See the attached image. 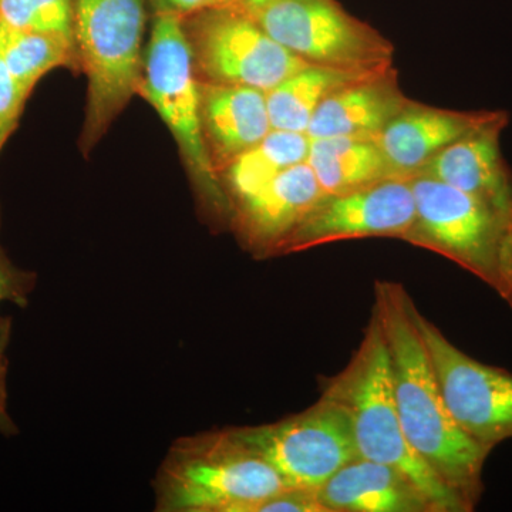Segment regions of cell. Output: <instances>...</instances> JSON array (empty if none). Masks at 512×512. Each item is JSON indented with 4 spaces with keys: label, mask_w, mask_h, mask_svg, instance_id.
Listing matches in <instances>:
<instances>
[{
    "label": "cell",
    "mask_w": 512,
    "mask_h": 512,
    "mask_svg": "<svg viewBox=\"0 0 512 512\" xmlns=\"http://www.w3.org/2000/svg\"><path fill=\"white\" fill-rule=\"evenodd\" d=\"M36 276L33 272L20 269L10 261L0 245V305L10 302L18 306L28 305L30 295L35 291ZM9 329L0 332V349L6 348Z\"/></svg>",
    "instance_id": "cell-23"
},
{
    "label": "cell",
    "mask_w": 512,
    "mask_h": 512,
    "mask_svg": "<svg viewBox=\"0 0 512 512\" xmlns=\"http://www.w3.org/2000/svg\"><path fill=\"white\" fill-rule=\"evenodd\" d=\"M200 96L205 143L221 175L229 163L272 130L266 93L254 87L200 80Z\"/></svg>",
    "instance_id": "cell-16"
},
{
    "label": "cell",
    "mask_w": 512,
    "mask_h": 512,
    "mask_svg": "<svg viewBox=\"0 0 512 512\" xmlns=\"http://www.w3.org/2000/svg\"><path fill=\"white\" fill-rule=\"evenodd\" d=\"M309 147L311 138L308 134L269 131L258 144L235 158L222 171L221 175L227 180L231 207L248 200L293 165L305 163Z\"/></svg>",
    "instance_id": "cell-20"
},
{
    "label": "cell",
    "mask_w": 512,
    "mask_h": 512,
    "mask_svg": "<svg viewBox=\"0 0 512 512\" xmlns=\"http://www.w3.org/2000/svg\"><path fill=\"white\" fill-rule=\"evenodd\" d=\"M26 100L20 94L15 79L9 72L3 55L2 39H0V150L12 131L15 130Z\"/></svg>",
    "instance_id": "cell-24"
},
{
    "label": "cell",
    "mask_w": 512,
    "mask_h": 512,
    "mask_svg": "<svg viewBox=\"0 0 512 512\" xmlns=\"http://www.w3.org/2000/svg\"><path fill=\"white\" fill-rule=\"evenodd\" d=\"M309 164L293 165L261 191L232 208V221L249 247L275 255L279 244L323 197Z\"/></svg>",
    "instance_id": "cell-13"
},
{
    "label": "cell",
    "mask_w": 512,
    "mask_h": 512,
    "mask_svg": "<svg viewBox=\"0 0 512 512\" xmlns=\"http://www.w3.org/2000/svg\"><path fill=\"white\" fill-rule=\"evenodd\" d=\"M410 180L416 217L403 241L456 262L512 309V217L430 175Z\"/></svg>",
    "instance_id": "cell-6"
},
{
    "label": "cell",
    "mask_w": 512,
    "mask_h": 512,
    "mask_svg": "<svg viewBox=\"0 0 512 512\" xmlns=\"http://www.w3.org/2000/svg\"><path fill=\"white\" fill-rule=\"evenodd\" d=\"M376 72L380 70L353 72L306 64L298 72L286 77L284 82L266 92V106L272 130L306 134L313 114L330 94Z\"/></svg>",
    "instance_id": "cell-19"
},
{
    "label": "cell",
    "mask_w": 512,
    "mask_h": 512,
    "mask_svg": "<svg viewBox=\"0 0 512 512\" xmlns=\"http://www.w3.org/2000/svg\"><path fill=\"white\" fill-rule=\"evenodd\" d=\"M505 114L440 109L412 100L375 141L393 177L413 178L444 148Z\"/></svg>",
    "instance_id": "cell-12"
},
{
    "label": "cell",
    "mask_w": 512,
    "mask_h": 512,
    "mask_svg": "<svg viewBox=\"0 0 512 512\" xmlns=\"http://www.w3.org/2000/svg\"><path fill=\"white\" fill-rule=\"evenodd\" d=\"M414 217L416 204L410 178H386L343 194L323 195L279 244L275 255L295 254L348 239H404Z\"/></svg>",
    "instance_id": "cell-11"
},
{
    "label": "cell",
    "mask_w": 512,
    "mask_h": 512,
    "mask_svg": "<svg viewBox=\"0 0 512 512\" xmlns=\"http://www.w3.org/2000/svg\"><path fill=\"white\" fill-rule=\"evenodd\" d=\"M251 18L305 63L353 72L392 67V43L336 0H272Z\"/></svg>",
    "instance_id": "cell-7"
},
{
    "label": "cell",
    "mask_w": 512,
    "mask_h": 512,
    "mask_svg": "<svg viewBox=\"0 0 512 512\" xmlns=\"http://www.w3.org/2000/svg\"><path fill=\"white\" fill-rule=\"evenodd\" d=\"M235 430L289 487L319 490L340 468L359 457L348 417L338 404L323 396L288 419Z\"/></svg>",
    "instance_id": "cell-10"
},
{
    "label": "cell",
    "mask_w": 512,
    "mask_h": 512,
    "mask_svg": "<svg viewBox=\"0 0 512 512\" xmlns=\"http://www.w3.org/2000/svg\"><path fill=\"white\" fill-rule=\"evenodd\" d=\"M328 512H434L403 474L386 464L356 457L318 490Z\"/></svg>",
    "instance_id": "cell-17"
},
{
    "label": "cell",
    "mask_w": 512,
    "mask_h": 512,
    "mask_svg": "<svg viewBox=\"0 0 512 512\" xmlns=\"http://www.w3.org/2000/svg\"><path fill=\"white\" fill-rule=\"evenodd\" d=\"M306 163L323 194H343L392 178L375 140L367 138H313Z\"/></svg>",
    "instance_id": "cell-18"
},
{
    "label": "cell",
    "mask_w": 512,
    "mask_h": 512,
    "mask_svg": "<svg viewBox=\"0 0 512 512\" xmlns=\"http://www.w3.org/2000/svg\"><path fill=\"white\" fill-rule=\"evenodd\" d=\"M137 94L153 106L173 134L204 208L215 217L231 218V201L205 143L200 79L181 16L156 12Z\"/></svg>",
    "instance_id": "cell-4"
},
{
    "label": "cell",
    "mask_w": 512,
    "mask_h": 512,
    "mask_svg": "<svg viewBox=\"0 0 512 512\" xmlns=\"http://www.w3.org/2000/svg\"><path fill=\"white\" fill-rule=\"evenodd\" d=\"M271 2L272 0H218L214 8L237 10V12L252 16Z\"/></svg>",
    "instance_id": "cell-28"
},
{
    "label": "cell",
    "mask_w": 512,
    "mask_h": 512,
    "mask_svg": "<svg viewBox=\"0 0 512 512\" xmlns=\"http://www.w3.org/2000/svg\"><path fill=\"white\" fill-rule=\"evenodd\" d=\"M413 305L402 284L375 282L373 313L389 352L397 413L417 456L474 510L483 495V470L490 453L451 416L414 323Z\"/></svg>",
    "instance_id": "cell-1"
},
{
    "label": "cell",
    "mask_w": 512,
    "mask_h": 512,
    "mask_svg": "<svg viewBox=\"0 0 512 512\" xmlns=\"http://www.w3.org/2000/svg\"><path fill=\"white\" fill-rule=\"evenodd\" d=\"M508 114L437 154L420 174L473 195L512 217V173L501 151Z\"/></svg>",
    "instance_id": "cell-14"
},
{
    "label": "cell",
    "mask_w": 512,
    "mask_h": 512,
    "mask_svg": "<svg viewBox=\"0 0 512 512\" xmlns=\"http://www.w3.org/2000/svg\"><path fill=\"white\" fill-rule=\"evenodd\" d=\"M146 18L144 0H76L74 42L87 77L84 154L92 153L137 94Z\"/></svg>",
    "instance_id": "cell-5"
},
{
    "label": "cell",
    "mask_w": 512,
    "mask_h": 512,
    "mask_svg": "<svg viewBox=\"0 0 512 512\" xmlns=\"http://www.w3.org/2000/svg\"><path fill=\"white\" fill-rule=\"evenodd\" d=\"M252 512H328L320 503L318 490L288 487L266 498Z\"/></svg>",
    "instance_id": "cell-25"
},
{
    "label": "cell",
    "mask_w": 512,
    "mask_h": 512,
    "mask_svg": "<svg viewBox=\"0 0 512 512\" xmlns=\"http://www.w3.org/2000/svg\"><path fill=\"white\" fill-rule=\"evenodd\" d=\"M6 373H8V360L5 349H0V433L12 436L18 429L13 423L8 410V389H6Z\"/></svg>",
    "instance_id": "cell-27"
},
{
    "label": "cell",
    "mask_w": 512,
    "mask_h": 512,
    "mask_svg": "<svg viewBox=\"0 0 512 512\" xmlns=\"http://www.w3.org/2000/svg\"><path fill=\"white\" fill-rule=\"evenodd\" d=\"M201 82L237 84L269 92L305 67L245 13L208 8L183 18Z\"/></svg>",
    "instance_id": "cell-8"
},
{
    "label": "cell",
    "mask_w": 512,
    "mask_h": 512,
    "mask_svg": "<svg viewBox=\"0 0 512 512\" xmlns=\"http://www.w3.org/2000/svg\"><path fill=\"white\" fill-rule=\"evenodd\" d=\"M76 0H0V22L25 32L74 37Z\"/></svg>",
    "instance_id": "cell-22"
},
{
    "label": "cell",
    "mask_w": 512,
    "mask_h": 512,
    "mask_svg": "<svg viewBox=\"0 0 512 512\" xmlns=\"http://www.w3.org/2000/svg\"><path fill=\"white\" fill-rule=\"evenodd\" d=\"M156 6V12L174 13V15L190 16L192 13L201 12V10L214 8L218 0H153Z\"/></svg>",
    "instance_id": "cell-26"
},
{
    "label": "cell",
    "mask_w": 512,
    "mask_h": 512,
    "mask_svg": "<svg viewBox=\"0 0 512 512\" xmlns=\"http://www.w3.org/2000/svg\"><path fill=\"white\" fill-rule=\"evenodd\" d=\"M322 396L338 404L348 417L357 456L399 471L419 488L434 512L473 511L406 439L394 400L389 352L375 313L349 365L323 383Z\"/></svg>",
    "instance_id": "cell-2"
},
{
    "label": "cell",
    "mask_w": 512,
    "mask_h": 512,
    "mask_svg": "<svg viewBox=\"0 0 512 512\" xmlns=\"http://www.w3.org/2000/svg\"><path fill=\"white\" fill-rule=\"evenodd\" d=\"M392 67L369 74L336 90L320 104L309 124L308 137L375 140L410 103Z\"/></svg>",
    "instance_id": "cell-15"
},
{
    "label": "cell",
    "mask_w": 512,
    "mask_h": 512,
    "mask_svg": "<svg viewBox=\"0 0 512 512\" xmlns=\"http://www.w3.org/2000/svg\"><path fill=\"white\" fill-rule=\"evenodd\" d=\"M0 39L9 72L25 100L47 73L57 67H79L74 37L25 32L0 22Z\"/></svg>",
    "instance_id": "cell-21"
},
{
    "label": "cell",
    "mask_w": 512,
    "mask_h": 512,
    "mask_svg": "<svg viewBox=\"0 0 512 512\" xmlns=\"http://www.w3.org/2000/svg\"><path fill=\"white\" fill-rule=\"evenodd\" d=\"M413 319L451 416L488 453L512 439V375L485 365L446 338L413 305Z\"/></svg>",
    "instance_id": "cell-9"
},
{
    "label": "cell",
    "mask_w": 512,
    "mask_h": 512,
    "mask_svg": "<svg viewBox=\"0 0 512 512\" xmlns=\"http://www.w3.org/2000/svg\"><path fill=\"white\" fill-rule=\"evenodd\" d=\"M288 487L235 429L178 439L154 481L160 512H252Z\"/></svg>",
    "instance_id": "cell-3"
}]
</instances>
